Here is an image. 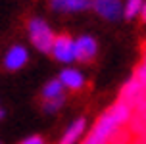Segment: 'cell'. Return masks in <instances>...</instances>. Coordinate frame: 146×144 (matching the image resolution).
Masks as SVG:
<instances>
[{"label": "cell", "instance_id": "d6986e66", "mask_svg": "<svg viewBox=\"0 0 146 144\" xmlns=\"http://www.w3.org/2000/svg\"><path fill=\"white\" fill-rule=\"evenodd\" d=\"M140 50H142V60H140V62H144V64H146V40L140 44Z\"/></svg>", "mask_w": 146, "mask_h": 144}, {"label": "cell", "instance_id": "7a4b0ae2", "mask_svg": "<svg viewBox=\"0 0 146 144\" xmlns=\"http://www.w3.org/2000/svg\"><path fill=\"white\" fill-rule=\"evenodd\" d=\"M117 100L123 102V104H127L131 109H135L137 106H140V104L146 100V85L133 75L131 81L125 83V86L121 88V92H119V96H117Z\"/></svg>", "mask_w": 146, "mask_h": 144}, {"label": "cell", "instance_id": "5b68a950", "mask_svg": "<svg viewBox=\"0 0 146 144\" xmlns=\"http://www.w3.org/2000/svg\"><path fill=\"white\" fill-rule=\"evenodd\" d=\"M127 127H129V131L133 133L135 138L146 133V100L135 108V111L131 113V119L127 121Z\"/></svg>", "mask_w": 146, "mask_h": 144}, {"label": "cell", "instance_id": "7c38bea8", "mask_svg": "<svg viewBox=\"0 0 146 144\" xmlns=\"http://www.w3.org/2000/svg\"><path fill=\"white\" fill-rule=\"evenodd\" d=\"M62 92H64V83L60 79H56V81H50L44 86L42 98H56V96H62Z\"/></svg>", "mask_w": 146, "mask_h": 144}, {"label": "cell", "instance_id": "4fadbf2b", "mask_svg": "<svg viewBox=\"0 0 146 144\" xmlns=\"http://www.w3.org/2000/svg\"><path fill=\"white\" fill-rule=\"evenodd\" d=\"M62 104H64V94L62 96H56V98H42L44 111H56Z\"/></svg>", "mask_w": 146, "mask_h": 144}, {"label": "cell", "instance_id": "8fae6325", "mask_svg": "<svg viewBox=\"0 0 146 144\" xmlns=\"http://www.w3.org/2000/svg\"><path fill=\"white\" fill-rule=\"evenodd\" d=\"M133 140H135V137H133V133L129 131V127H117L115 133L110 137L108 144H133Z\"/></svg>", "mask_w": 146, "mask_h": 144}, {"label": "cell", "instance_id": "e0dca14e", "mask_svg": "<svg viewBox=\"0 0 146 144\" xmlns=\"http://www.w3.org/2000/svg\"><path fill=\"white\" fill-rule=\"evenodd\" d=\"M133 144H146V133L140 135V137H137L135 140H133Z\"/></svg>", "mask_w": 146, "mask_h": 144}, {"label": "cell", "instance_id": "2e32d148", "mask_svg": "<svg viewBox=\"0 0 146 144\" xmlns=\"http://www.w3.org/2000/svg\"><path fill=\"white\" fill-rule=\"evenodd\" d=\"M21 144H42V138H40V137H36V135H35V137L25 138V140H23Z\"/></svg>", "mask_w": 146, "mask_h": 144}, {"label": "cell", "instance_id": "3957f363", "mask_svg": "<svg viewBox=\"0 0 146 144\" xmlns=\"http://www.w3.org/2000/svg\"><path fill=\"white\" fill-rule=\"evenodd\" d=\"M52 56L60 60V62H73L75 60V42L71 40V36L67 33H62L54 38L52 44Z\"/></svg>", "mask_w": 146, "mask_h": 144}, {"label": "cell", "instance_id": "ac0fdd59", "mask_svg": "<svg viewBox=\"0 0 146 144\" xmlns=\"http://www.w3.org/2000/svg\"><path fill=\"white\" fill-rule=\"evenodd\" d=\"M140 23H146V2L142 4V10H140Z\"/></svg>", "mask_w": 146, "mask_h": 144}, {"label": "cell", "instance_id": "277c9868", "mask_svg": "<svg viewBox=\"0 0 146 144\" xmlns=\"http://www.w3.org/2000/svg\"><path fill=\"white\" fill-rule=\"evenodd\" d=\"M96 50H98V44L94 38L81 36L75 42V60H79L81 64H90L96 58Z\"/></svg>", "mask_w": 146, "mask_h": 144}, {"label": "cell", "instance_id": "5bb4252c", "mask_svg": "<svg viewBox=\"0 0 146 144\" xmlns=\"http://www.w3.org/2000/svg\"><path fill=\"white\" fill-rule=\"evenodd\" d=\"M142 10V0H127V8H125V15L131 19Z\"/></svg>", "mask_w": 146, "mask_h": 144}, {"label": "cell", "instance_id": "8992f818", "mask_svg": "<svg viewBox=\"0 0 146 144\" xmlns=\"http://www.w3.org/2000/svg\"><path fill=\"white\" fill-rule=\"evenodd\" d=\"M92 6L96 8V12L108 19H117L121 15V2L119 0H94Z\"/></svg>", "mask_w": 146, "mask_h": 144}, {"label": "cell", "instance_id": "ffe728a7", "mask_svg": "<svg viewBox=\"0 0 146 144\" xmlns=\"http://www.w3.org/2000/svg\"><path fill=\"white\" fill-rule=\"evenodd\" d=\"M0 117H2V111H0Z\"/></svg>", "mask_w": 146, "mask_h": 144}, {"label": "cell", "instance_id": "9c48e42d", "mask_svg": "<svg viewBox=\"0 0 146 144\" xmlns=\"http://www.w3.org/2000/svg\"><path fill=\"white\" fill-rule=\"evenodd\" d=\"M50 6L60 12H79L90 6V0H50Z\"/></svg>", "mask_w": 146, "mask_h": 144}, {"label": "cell", "instance_id": "30bf717a", "mask_svg": "<svg viewBox=\"0 0 146 144\" xmlns=\"http://www.w3.org/2000/svg\"><path fill=\"white\" fill-rule=\"evenodd\" d=\"M83 131H85V119H77V121L66 131V135H64V138H62L60 144H75V140L81 137Z\"/></svg>", "mask_w": 146, "mask_h": 144}, {"label": "cell", "instance_id": "ba28073f", "mask_svg": "<svg viewBox=\"0 0 146 144\" xmlns=\"http://www.w3.org/2000/svg\"><path fill=\"white\" fill-rule=\"evenodd\" d=\"M60 81H62V83H64L71 92H79L81 88L85 86V79H83V75H81L79 71H75V69H66V71H62Z\"/></svg>", "mask_w": 146, "mask_h": 144}, {"label": "cell", "instance_id": "9a60e30c", "mask_svg": "<svg viewBox=\"0 0 146 144\" xmlns=\"http://www.w3.org/2000/svg\"><path fill=\"white\" fill-rule=\"evenodd\" d=\"M133 75L146 85V64H144V62H139V64H137V67H135V73H133Z\"/></svg>", "mask_w": 146, "mask_h": 144}, {"label": "cell", "instance_id": "6da1fadb", "mask_svg": "<svg viewBox=\"0 0 146 144\" xmlns=\"http://www.w3.org/2000/svg\"><path fill=\"white\" fill-rule=\"evenodd\" d=\"M29 33H31V42L35 44L40 52H50L56 35L52 29L42 21V19H31L29 21Z\"/></svg>", "mask_w": 146, "mask_h": 144}, {"label": "cell", "instance_id": "52a82bcc", "mask_svg": "<svg viewBox=\"0 0 146 144\" xmlns=\"http://www.w3.org/2000/svg\"><path fill=\"white\" fill-rule=\"evenodd\" d=\"M25 64H27V52L21 46H14L6 54V60H4V65H6V69H10V71H15V69L23 67Z\"/></svg>", "mask_w": 146, "mask_h": 144}]
</instances>
